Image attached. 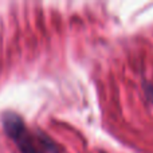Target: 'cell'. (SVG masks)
Masks as SVG:
<instances>
[{
	"label": "cell",
	"mask_w": 153,
	"mask_h": 153,
	"mask_svg": "<svg viewBox=\"0 0 153 153\" xmlns=\"http://www.w3.org/2000/svg\"><path fill=\"white\" fill-rule=\"evenodd\" d=\"M3 128L22 153H58L55 144L50 138L42 133H31L16 113L8 111L3 116Z\"/></svg>",
	"instance_id": "obj_1"
},
{
	"label": "cell",
	"mask_w": 153,
	"mask_h": 153,
	"mask_svg": "<svg viewBox=\"0 0 153 153\" xmlns=\"http://www.w3.org/2000/svg\"><path fill=\"white\" fill-rule=\"evenodd\" d=\"M146 93H148V97L153 101V86H146Z\"/></svg>",
	"instance_id": "obj_2"
}]
</instances>
